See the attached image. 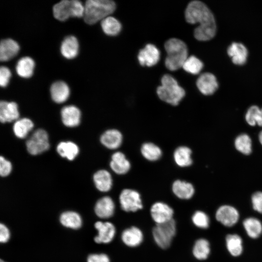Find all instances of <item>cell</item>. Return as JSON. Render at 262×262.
Segmentation results:
<instances>
[{
    "mask_svg": "<svg viewBox=\"0 0 262 262\" xmlns=\"http://www.w3.org/2000/svg\"><path fill=\"white\" fill-rule=\"evenodd\" d=\"M94 227L98 232L94 239L95 243L108 244L113 241L116 232L115 228L113 223L98 221L95 223Z\"/></svg>",
    "mask_w": 262,
    "mask_h": 262,
    "instance_id": "obj_11",
    "label": "cell"
},
{
    "mask_svg": "<svg viewBox=\"0 0 262 262\" xmlns=\"http://www.w3.org/2000/svg\"><path fill=\"white\" fill-rule=\"evenodd\" d=\"M203 67V64L202 61L193 55L188 57L182 66V68L185 71L192 74L199 73Z\"/></svg>",
    "mask_w": 262,
    "mask_h": 262,
    "instance_id": "obj_38",
    "label": "cell"
},
{
    "mask_svg": "<svg viewBox=\"0 0 262 262\" xmlns=\"http://www.w3.org/2000/svg\"><path fill=\"white\" fill-rule=\"evenodd\" d=\"M79 43L74 36H68L63 41L60 48L62 55L66 58H74L78 54Z\"/></svg>",
    "mask_w": 262,
    "mask_h": 262,
    "instance_id": "obj_23",
    "label": "cell"
},
{
    "mask_svg": "<svg viewBox=\"0 0 262 262\" xmlns=\"http://www.w3.org/2000/svg\"><path fill=\"white\" fill-rule=\"evenodd\" d=\"M119 199L121 209L126 212H135L143 208L140 195L134 190H123Z\"/></svg>",
    "mask_w": 262,
    "mask_h": 262,
    "instance_id": "obj_8",
    "label": "cell"
},
{
    "mask_svg": "<svg viewBox=\"0 0 262 262\" xmlns=\"http://www.w3.org/2000/svg\"><path fill=\"white\" fill-rule=\"evenodd\" d=\"M11 76V72L10 69L4 66H2L0 68V85L2 87H6Z\"/></svg>",
    "mask_w": 262,
    "mask_h": 262,
    "instance_id": "obj_42",
    "label": "cell"
},
{
    "mask_svg": "<svg viewBox=\"0 0 262 262\" xmlns=\"http://www.w3.org/2000/svg\"><path fill=\"white\" fill-rule=\"evenodd\" d=\"M193 224L200 229H207L209 226L210 220L207 214L201 211H196L192 217Z\"/></svg>",
    "mask_w": 262,
    "mask_h": 262,
    "instance_id": "obj_39",
    "label": "cell"
},
{
    "mask_svg": "<svg viewBox=\"0 0 262 262\" xmlns=\"http://www.w3.org/2000/svg\"><path fill=\"white\" fill-rule=\"evenodd\" d=\"M101 28L103 32L108 35H117L121 30V25L115 18L108 16L103 19L101 22Z\"/></svg>",
    "mask_w": 262,
    "mask_h": 262,
    "instance_id": "obj_34",
    "label": "cell"
},
{
    "mask_svg": "<svg viewBox=\"0 0 262 262\" xmlns=\"http://www.w3.org/2000/svg\"><path fill=\"white\" fill-rule=\"evenodd\" d=\"M226 243L229 253L234 257L240 256L243 252V242L237 234H229L226 236Z\"/></svg>",
    "mask_w": 262,
    "mask_h": 262,
    "instance_id": "obj_32",
    "label": "cell"
},
{
    "mask_svg": "<svg viewBox=\"0 0 262 262\" xmlns=\"http://www.w3.org/2000/svg\"><path fill=\"white\" fill-rule=\"evenodd\" d=\"M110 165L113 171L118 174L126 173L131 167L130 163L121 152H116L112 155Z\"/></svg>",
    "mask_w": 262,
    "mask_h": 262,
    "instance_id": "obj_22",
    "label": "cell"
},
{
    "mask_svg": "<svg viewBox=\"0 0 262 262\" xmlns=\"http://www.w3.org/2000/svg\"><path fill=\"white\" fill-rule=\"evenodd\" d=\"M87 262H110V260L104 253L91 254L88 256Z\"/></svg>",
    "mask_w": 262,
    "mask_h": 262,
    "instance_id": "obj_43",
    "label": "cell"
},
{
    "mask_svg": "<svg viewBox=\"0 0 262 262\" xmlns=\"http://www.w3.org/2000/svg\"><path fill=\"white\" fill-rule=\"evenodd\" d=\"M244 229L249 237L253 239L259 237L262 233V224L257 218L248 217L243 223Z\"/></svg>",
    "mask_w": 262,
    "mask_h": 262,
    "instance_id": "obj_31",
    "label": "cell"
},
{
    "mask_svg": "<svg viewBox=\"0 0 262 262\" xmlns=\"http://www.w3.org/2000/svg\"><path fill=\"white\" fill-rule=\"evenodd\" d=\"M150 214L156 224H160L173 219L174 211L167 204L157 202L152 205L150 208Z\"/></svg>",
    "mask_w": 262,
    "mask_h": 262,
    "instance_id": "obj_10",
    "label": "cell"
},
{
    "mask_svg": "<svg viewBox=\"0 0 262 262\" xmlns=\"http://www.w3.org/2000/svg\"><path fill=\"white\" fill-rule=\"evenodd\" d=\"M172 191L178 197L182 199H190L195 194L194 187L191 183L180 180L173 182Z\"/></svg>",
    "mask_w": 262,
    "mask_h": 262,
    "instance_id": "obj_25",
    "label": "cell"
},
{
    "mask_svg": "<svg viewBox=\"0 0 262 262\" xmlns=\"http://www.w3.org/2000/svg\"><path fill=\"white\" fill-rule=\"evenodd\" d=\"M160 57L159 50L151 44H147L144 49L140 50L137 56L139 64L142 66H152L157 64Z\"/></svg>",
    "mask_w": 262,
    "mask_h": 262,
    "instance_id": "obj_12",
    "label": "cell"
},
{
    "mask_svg": "<svg viewBox=\"0 0 262 262\" xmlns=\"http://www.w3.org/2000/svg\"><path fill=\"white\" fill-rule=\"evenodd\" d=\"M143 237L141 230L135 226L124 229L121 236L123 243L127 246L132 247L139 246L143 242Z\"/></svg>",
    "mask_w": 262,
    "mask_h": 262,
    "instance_id": "obj_16",
    "label": "cell"
},
{
    "mask_svg": "<svg viewBox=\"0 0 262 262\" xmlns=\"http://www.w3.org/2000/svg\"><path fill=\"white\" fill-rule=\"evenodd\" d=\"M58 153L62 157L71 161L78 155L79 149L78 146L71 141L61 142L56 147Z\"/></svg>",
    "mask_w": 262,
    "mask_h": 262,
    "instance_id": "obj_27",
    "label": "cell"
},
{
    "mask_svg": "<svg viewBox=\"0 0 262 262\" xmlns=\"http://www.w3.org/2000/svg\"><path fill=\"white\" fill-rule=\"evenodd\" d=\"M93 180L96 188L100 192H108L112 188V178L107 170H100L96 172L94 175Z\"/></svg>",
    "mask_w": 262,
    "mask_h": 262,
    "instance_id": "obj_24",
    "label": "cell"
},
{
    "mask_svg": "<svg viewBox=\"0 0 262 262\" xmlns=\"http://www.w3.org/2000/svg\"><path fill=\"white\" fill-rule=\"evenodd\" d=\"M101 144L108 148L114 149L119 147L122 142L121 132L115 129L108 130L100 137Z\"/></svg>",
    "mask_w": 262,
    "mask_h": 262,
    "instance_id": "obj_20",
    "label": "cell"
},
{
    "mask_svg": "<svg viewBox=\"0 0 262 262\" xmlns=\"http://www.w3.org/2000/svg\"><path fill=\"white\" fill-rule=\"evenodd\" d=\"M251 199L253 209L262 213V191H257L254 193Z\"/></svg>",
    "mask_w": 262,
    "mask_h": 262,
    "instance_id": "obj_40",
    "label": "cell"
},
{
    "mask_svg": "<svg viewBox=\"0 0 262 262\" xmlns=\"http://www.w3.org/2000/svg\"><path fill=\"white\" fill-rule=\"evenodd\" d=\"M167 53L165 65L171 71L177 70L182 66L188 57V49L185 43L175 38L168 40L164 44Z\"/></svg>",
    "mask_w": 262,
    "mask_h": 262,
    "instance_id": "obj_2",
    "label": "cell"
},
{
    "mask_svg": "<svg viewBox=\"0 0 262 262\" xmlns=\"http://www.w3.org/2000/svg\"><path fill=\"white\" fill-rule=\"evenodd\" d=\"M227 53L235 65H242L246 61L248 51L245 46L241 43H231L228 48Z\"/></svg>",
    "mask_w": 262,
    "mask_h": 262,
    "instance_id": "obj_17",
    "label": "cell"
},
{
    "mask_svg": "<svg viewBox=\"0 0 262 262\" xmlns=\"http://www.w3.org/2000/svg\"><path fill=\"white\" fill-rule=\"evenodd\" d=\"M59 220L65 227L73 229H80L82 222V217L78 213L70 211L62 213Z\"/></svg>",
    "mask_w": 262,
    "mask_h": 262,
    "instance_id": "obj_26",
    "label": "cell"
},
{
    "mask_svg": "<svg viewBox=\"0 0 262 262\" xmlns=\"http://www.w3.org/2000/svg\"><path fill=\"white\" fill-rule=\"evenodd\" d=\"M55 18L65 21L69 17H83L84 5L78 0H64L56 4L53 8Z\"/></svg>",
    "mask_w": 262,
    "mask_h": 262,
    "instance_id": "obj_5",
    "label": "cell"
},
{
    "mask_svg": "<svg viewBox=\"0 0 262 262\" xmlns=\"http://www.w3.org/2000/svg\"><path fill=\"white\" fill-rule=\"evenodd\" d=\"M192 150L188 147L181 146L178 147L174 153L176 163L180 166L186 167L192 164Z\"/></svg>",
    "mask_w": 262,
    "mask_h": 262,
    "instance_id": "obj_30",
    "label": "cell"
},
{
    "mask_svg": "<svg viewBox=\"0 0 262 262\" xmlns=\"http://www.w3.org/2000/svg\"><path fill=\"white\" fill-rule=\"evenodd\" d=\"M33 127L32 121L27 118L17 120L13 127L15 135L19 138H24Z\"/></svg>",
    "mask_w": 262,
    "mask_h": 262,
    "instance_id": "obj_33",
    "label": "cell"
},
{
    "mask_svg": "<svg viewBox=\"0 0 262 262\" xmlns=\"http://www.w3.org/2000/svg\"><path fill=\"white\" fill-rule=\"evenodd\" d=\"M234 145L236 149L244 155H250L252 151V139L246 133H243L237 136Z\"/></svg>",
    "mask_w": 262,
    "mask_h": 262,
    "instance_id": "obj_29",
    "label": "cell"
},
{
    "mask_svg": "<svg viewBox=\"0 0 262 262\" xmlns=\"http://www.w3.org/2000/svg\"><path fill=\"white\" fill-rule=\"evenodd\" d=\"M34 66V62L32 58L24 57L17 62L16 67V71L20 77L28 78L32 76Z\"/></svg>",
    "mask_w": 262,
    "mask_h": 262,
    "instance_id": "obj_28",
    "label": "cell"
},
{
    "mask_svg": "<svg viewBox=\"0 0 262 262\" xmlns=\"http://www.w3.org/2000/svg\"><path fill=\"white\" fill-rule=\"evenodd\" d=\"M61 115L62 122L66 127H75L80 123L81 113L79 109L74 105L63 107Z\"/></svg>",
    "mask_w": 262,
    "mask_h": 262,
    "instance_id": "obj_14",
    "label": "cell"
},
{
    "mask_svg": "<svg viewBox=\"0 0 262 262\" xmlns=\"http://www.w3.org/2000/svg\"><path fill=\"white\" fill-rule=\"evenodd\" d=\"M196 84L199 91L207 96L213 94L218 87L215 76L209 72L201 74L197 79Z\"/></svg>",
    "mask_w": 262,
    "mask_h": 262,
    "instance_id": "obj_13",
    "label": "cell"
},
{
    "mask_svg": "<svg viewBox=\"0 0 262 262\" xmlns=\"http://www.w3.org/2000/svg\"><path fill=\"white\" fill-rule=\"evenodd\" d=\"M185 17L189 23L199 24L194 31V36L197 40L208 41L215 35V18L211 10L203 2L198 0L191 1L186 8Z\"/></svg>",
    "mask_w": 262,
    "mask_h": 262,
    "instance_id": "obj_1",
    "label": "cell"
},
{
    "mask_svg": "<svg viewBox=\"0 0 262 262\" xmlns=\"http://www.w3.org/2000/svg\"><path fill=\"white\" fill-rule=\"evenodd\" d=\"M115 205L113 199L109 196H103L96 202L94 211L98 217L107 219L112 217L115 212Z\"/></svg>",
    "mask_w": 262,
    "mask_h": 262,
    "instance_id": "obj_15",
    "label": "cell"
},
{
    "mask_svg": "<svg viewBox=\"0 0 262 262\" xmlns=\"http://www.w3.org/2000/svg\"><path fill=\"white\" fill-rule=\"evenodd\" d=\"M215 218L224 226L230 227L237 223L239 218V213L234 207L229 205H224L217 210Z\"/></svg>",
    "mask_w": 262,
    "mask_h": 262,
    "instance_id": "obj_9",
    "label": "cell"
},
{
    "mask_svg": "<svg viewBox=\"0 0 262 262\" xmlns=\"http://www.w3.org/2000/svg\"><path fill=\"white\" fill-rule=\"evenodd\" d=\"M12 169L10 162L1 156L0 157V175L2 177H6L9 175Z\"/></svg>",
    "mask_w": 262,
    "mask_h": 262,
    "instance_id": "obj_41",
    "label": "cell"
},
{
    "mask_svg": "<svg viewBox=\"0 0 262 262\" xmlns=\"http://www.w3.org/2000/svg\"><path fill=\"white\" fill-rule=\"evenodd\" d=\"M258 140L261 144V145L262 146V130L260 131L259 135H258Z\"/></svg>",
    "mask_w": 262,
    "mask_h": 262,
    "instance_id": "obj_45",
    "label": "cell"
},
{
    "mask_svg": "<svg viewBox=\"0 0 262 262\" xmlns=\"http://www.w3.org/2000/svg\"><path fill=\"white\" fill-rule=\"evenodd\" d=\"M192 253L197 260L206 259L210 253V246L208 240L204 238L197 240L194 245Z\"/></svg>",
    "mask_w": 262,
    "mask_h": 262,
    "instance_id": "obj_35",
    "label": "cell"
},
{
    "mask_svg": "<svg viewBox=\"0 0 262 262\" xmlns=\"http://www.w3.org/2000/svg\"><path fill=\"white\" fill-rule=\"evenodd\" d=\"M176 233V224L173 219L164 223L156 224L152 229L154 240L162 249L169 247Z\"/></svg>",
    "mask_w": 262,
    "mask_h": 262,
    "instance_id": "obj_6",
    "label": "cell"
},
{
    "mask_svg": "<svg viewBox=\"0 0 262 262\" xmlns=\"http://www.w3.org/2000/svg\"><path fill=\"white\" fill-rule=\"evenodd\" d=\"M10 237V232L8 228L5 225L0 223V242L5 243L7 242Z\"/></svg>",
    "mask_w": 262,
    "mask_h": 262,
    "instance_id": "obj_44",
    "label": "cell"
},
{
    "mask_svg": "<svg viewBox=\"0 0 262 262\" xmlns=\"http://www.w3.org/2000/svg\"><path fill=\"white\" fill-rule=\"evenodd\" d=\"M142 155L147 160L155 161L160 159L162 156V150L155 144L152 143L144 144L141 148Z\"/></svg>",
    "mask_w": 262,
    "mask_h": 262,
    "instance_id": "obj_37",
    "label": "cell"
},
{
    "mask_svg": "<svg viewBox=\"0 0 262 262\" xmlns=\"http://www.w3.org/2000/svg\"><path fill=\"white\" fill-rule=\"evenodd\" d=\"M18 43L12 39L2 40L0 44V59L1 61H7L17 55L19 50Z\"/></svg>",
    "mask_w": 262,
    "mask_h": 262,
    "instance_id": "obj_19",
    "label": "cell"
},
{
    "mask_svg": "<svg viewBox=\"0 0 262 262\" xmlns=\"http://www.w3.org/2000/svg\"><path fill=\"white\" fill-rule=\"evenodd\" d=\"M50 91L52 100L57 103L65 102L70 95L68 86L63 81L53 83L51 86Z\"/></svg>",
    "mask_w": 262,
    "mask_h": 262,
    "instance_id": "obj_21",
    "label": "cell"
},
{
    "mask_svg": "<svg viewBox=\"0 0 262 262\" xmlns=\"http://www.w3.org/2000/svg\"><path fill=\"white\" fill-rule=\"evenodd\" d=\"M0 262H5V261H4L3 260H2L1 259V260H0Z\"/></svg>",
    "mask_w": 262,
    "mask_h": 262,
    "instance_id": "obj_46",
    "label": "cell"
},
{
    "mask_svg": "<svg viewBox=\"0 0 262 262\" xmlns=\"http://www.w3.org/2000/svg\"><path fill=\"white\" fill-rule=\"evenodd\" d=\"M245 118L248 125L262 127V108L257 105L250 106L245 114Z\"/></svg>",
    "mask_w": 262,
    "mask_h": 262,
    "instance_id": "obj_36",
    "label": "cell"
},
{
    "mask_svg": "<svg viewBox=\"0 0 262 262\" xmlns=\"http://www.w3.org/2000/svg\"><path fill=\"white\" fill-rule=\"evenodd\" d=\"M114 1L110 0H88L84 5L83 18L88 24H94L109 16L115 10Z\"/></svg>",
    "mask_w": 262,
    "mask_h": 262,
    "instance_id": "obj_3",
    "label": "cell"
},
{
    "mask_svg": "<svg viewBox=\"0 0 262 262\" xmlns=\"http://www.w3.org/2000/svg\"><path fill=\"white\" fill-rule=\"evenodd\" d=\"M26 148L28 152L36 155L47 151L49 148V136L43 129L35 131L27 140Z\"/></svg>",
    "mask_w": 262,
    "mask_h": 262,
    "instance_id": "obj_7",
    "label": "cell"
},
{
    "mask_svg": "<svg viewBox=\"0 0 262 262\" xmlns=\"http://www.w3.org/2000/svg\"><path fill=\"white\" fill-rule=\"evenodd\" d=\"M19 116L17 104L15 102L1 101L0 103V120L2 123L16 120Z\"/></svg>",
    "mask_w": 262,
    "mask_h": 262,
    "instance_id": "obj_18",
    "label": "cell"
},
{
    "mask_svg": "<svg viewBox=\"0 0 262 262\" xmlns=\"http://www.w3.org/2000/svg\"><path fill=\"white\" fill-rule=\"evenodd\" d=\"M157 94L163 101L175 106L183 98L185 92L172 76L165 74L161 79V85L157 88Z\"/></svg>",
    "mask_w": 262,
    "mask_h": 262,
    "instance_id": "obj_4",
    "label": "cell"
}]
</instances>
